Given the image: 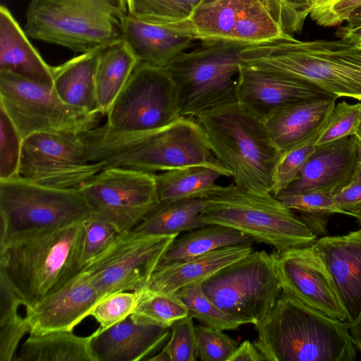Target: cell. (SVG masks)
<instances>
[{
	"label": "cell",
	"instance_id": "cell-1",
	"mask_svg": "<svg viewBox=\"0 0 361 361\" xmlns=\"http://www.w3.org/2000/svg\"><path fill=\"white\" fill-rule=\"evenodd\" d=\"M91 161L146 173L202 166L224 176L228 171L214 155L194 117L183 116L157 129L135 134H106L94 128L80 134Z\"/></svg>",
	"mask_w": 361,
	"mask_h": 361
},
{
	"label": "cell",
	"instance_id": "cell-2",
	"mask_svg": "<svg viewBox=\"0 0 361 361\" xmlns=\"http://www.w3.org/2000/svg\"><path fill=\"white\" fill-rule=\"evenodd\" d=\"M242 64L307 81L336 97L361 101V47L354 37L301 41L293 35L248 44Z\"/></svg>",
	"mask_w": 361,
	"mask_h": 361
},
{
	"label": "cell",
	"instance_id": "cell-3",
	"mask_svg": "<svg viewBox=\"0 0 361 361\" xmlns=\"http://www.w3.org/2000/svg\"><path fill=\"white\" fill-rule=\"evenodd\" d=\"M85 221L32 231L0 243V276L25 310L82 271L80 255Z\"/></svg>",
	"mask_w": 361,
	"mask_h": 361
},
{
	"label": "cell",
	"instance_id": "cell-4",
	"mask_svg": "<svg viewBox=\"0 0 361 361\" xmlns=\"http://www.w3.org/2000/svg\"><path fill=\"white\" fill-rule=\"evenodd\" d=\"M253 343L269 361H353L357 348L348 323L336 320L282 291L254 325Z\"/></svg>",
	"mask_w": 361,
	"mask_h": 361
},
{
	"label": "cell",
	"instance_id": "cell-5",
	"mask_svg": "<svg viewBox=\"0 0 361 361\" xmlns=\"http://www.w3.org/2000/svg\"><path fill=\"white\" fill-rule=\"evenodd\" d=\"M196 119L214 155L237 187L257 194L271 193L272 173L281 152L264 121L237 100L207 110Z\"/></svg>",
	"mask_w": 361,
	"mask_h": 361
},
{
	"label": "cell",
	"instance_id": "cell-6",
	"mask_svg": "<svg viewBox=\"0 0 361 361\" xmlns=\"http://www.w3.org/2000/svg\"><path fill=\"white\" fill-rule=\"evenodd\" d=\"M127 0H30L28 37L85 53L121 39Z\"/></svg>",
	"mask_w": 361,
	"mask_h": 361
},
{
	"label": "cell",
	"instance_id": "cell-7",
	"mask_svg": "<svg viewBox=\"0 0 361 361\" xmlns=\"http://www.w3.org/2000/svg\"><path fill=\"white\" fill-rule=\"evenodd\" d=\"M201 213L207 224H216L242 231L255 242L271 246L275 252L313 244L315 233L272 194H257L234 183L219 186L207 198Z\"/></svg>",
	"mask_w": 361,
	"mask_h": 361
},
{
	"label": "cell",
	"instance_id": "cell-8",
	"mask_svg": "<svg viewBox=\"0 0 361 361\" xmlns=\"http://www.w3.org/2000/svg\"><path fill=\"white\" fill-rule=\"evenodd\" d=\"M248 44L201 40L165 66L178 89L181 116L196 118L207 110L237 100L241 54Z\"/></svg>",
	"mask_w": 361,
	"mask_h": 361
},
{
	"label": "cell",
	"instance_id": "cell-9",
	"mask_svg": "<svg viewBox=\"0 0 361 361\" xmlns=\"http://www.w3.org/2000/svg\"><path fill=\"white\" fill-rule=\"evenodd\" d=\"M92 214L79 189L43 186L20 176L0 181V243L32 231L83 221Z\"/></svg>",
	"mask_w": 361,
	"mask_h": 361
},
{
	"label": "cell",
	"instance_id": "cell-10",
	"mask_svg": "<svg viewBox=\"0 0 361 361\" xmlns=\"http://www.w3.org/2000/svg\"><path fill=\"white\" fill-rule=\"evenodd\" d=\"M200 286L220 309L253 325L267 316L282 293L273 254L264 250L252 251Z\"/></svg>",
	"mask_w": 361,
	"mask_h": 361
},
{
	"label": "cell",
	"instance_id": "cell-11",
	"mask_svg": "<svg viewBox=\"0 0 361 361\" xmlns=\"http://www.w3.org/2000/svg\"><path fill=\"white\" fill-rule=\"evenodd\" d=\"M95 128L106 134H135L164 127L181 116L179 92L165 67L139 62Z\"/></svg>",
	"mask_w": 361,
	"mask_h": 361
},
{
	"label": "cell",
	"instance_id": "cell-12",
	"mask_svg": "<svg viewBox=\"0 0 361 361\" xmlns=\"http://www.w3.org/2000/svg\"><path fill=\"white\" fill-rule=\"evenodd\" d=\"M0 106L23 140L35 133L80 135L96 127L99 115L63 102L53 86L0 71Z\"/></svg>",
	"mask_w": 361,
	"mask_h": 361
},
{
	"label": "cell",
	"instance_id": "cell-13",
	"mask_svg": "<svg viewBox=\"0 0 361 361\" xmlns=\"http://www.w3.org/2000/svg\"><path fill=\"white\" fill-rule=\"evenodd\" d=\"M104 168L91 161L80 135L35 133L23 140L19 176L58 189H79Z\"/></svg>",
	"mask_w": 361,
	"mask_h": 361
},
{
	"label": "cell",
	"instance_id": "cell-14",
	"mask_svg": "<svg viewBox=\"0 0 361 361\" xmlns=\"http://www.w3.org/2000/svg\"><path fill=\"white\" fill-rule=\"evenodd\" d=\"M178 236L144 235L133 231L121 233L80 272L103 298L116 292L139 290L147 284Z\"/></svg>",
	"mask_w": 361,
	"mask_h": 361
},
{
	"label": "cell",
	"instance_id": "cell-15",
	"mask_svg": "<svg viewBox=\"0 0 361 361\" xmlns=\"http://www.w3.org/2000/svg\"><path fill=\"white\" fill-rule=\"evenodd\" d=\"M167 26L199 41L252 44L286 34L265 0H203L185 20Z\"/></svg>",
	"mask_w": 361,
	"mask_h": 361
},
{
	"label": "cell",
	"instance_id": "cell-16",
	"mask_svg": "<svg viewBox=\"0 0 361 361\" xmlns=\"http://www.w3.org/2000/svg\"><path fill=\"white\" fill-rule=\"evenodd\" d=\"M93 214L120 233L133 230L160 204L155 173L105 167L79 188Z\"/></svg>",
	"mask_w": 361,
	"mask_h": 361
},
{
	"label": "cell",
	"instance_id": "cell-17",
	"mask_svg": "<svg viewBox=\"0 0 361 361\" xmlns=\"http://www.w3.org/2000/svg\"><path fill=\"white\" fill-rule=\"evenodd\" d=\"M272 254L283 292L336 320L349 324L333 279L313 244Z\"/></svg>",
	"mask_w": 361,
	"mask_h": 361
},
{
	"label": "cell",
	"instance_id": "cell-18",
	"mask_svg": "<svg viewBox=\"0 0 361 361\" xmlns=\"http://www.w3.org/2000/svg\"><path fill=\"white\" fill-rule=\"evenodd\" d=\"M236 97L243 106L265 121L293 104L336 97L307 81L240 65L236 78Z\"/></svg>",
	"mask_w": 361,
	"mask_h": 361
},
{
	"label": "cell",
	"instance_id": "cell-19",
	"mask_svg": "<svg viewBox=\"0 0 361 361\" xmlns=\"http://www.w3.org/2000/svg\"><path fill=\"white\" fill-rule=\"evenodd\" d=\"M85 274L80 272L63 287L35 306L25 310L29 334L73 331L102 299Z\"/></svg>",
	"mask_w": 361,
	"mask_h": 361
},
{
	"label": "cell",
	"instance_id": "cell-20",
	"mask_svg": "<svg viewBox=\"0 0 361 361\" xmlns=\"http://www.w3.org/2000/svg\"><path fill=\"white\" fill-rule=\"evenodd\" d=\"M358 165L355 135L317 145L296 180L279 195L334 193L351 182Z\"/></svg>",
	"mask_w": 361,
	"mask_h": 361
},
{
	"label": "cell",
	"instance_id": "cell-21",
	"mask_svg": "<svg viewBox=\"0 0 361 361\" xmlns=\"http://www.w3.org/2000/svg\"><path fill=\"white\" fill-rule=\"evenodd\" d=\"M322 257L347 312L349 325L361 319V227L326 235L313 243Z\"/></svg>",
	"mask_w": 361,
	"mask_h": 361
},
{
	"label": "cell",
	"instance_id": "cell-22",
	"mask_svg": "<svg viewBox=\"0 0 361 361\" xmlns=\"http://www.w3.org/2000/svg\"><path fill=\"white\" fill-rule=\"evenodd\" d=\"M92 335L96 361L149 360L167 343L171 328L137 322L129 316Z\"/></svg>",
	"mask_w": 361,
	"mask_h": 361
},
{
	"label": "cell",
	"instance_id": "cell-23",
	"mask_svg": "<svg viewBox=\"0 0 361 361\" xmlns=\"http://www.w3.org/2000/svg\"><path fill=\"white\" fill-rule=\"evenodd\" d=\"M252 245L225 247L185 261L158 266L144 287L176 295L181 288L201 283L222 268L247 255L253 251Z\"/></svg>",
	"mask_w": 361,
	"mask_h": 361
},
{
	"label": "cell",
	"instance_id": "cell-24",
	"mask_svg": "<svg viewBox=\"0 0 361 361\" xmlns=\"http://www.w3.org/2000/svg\"><path fill=\"white\" fill-rule=\"evenodd\" d=\"M336 97L299 102L277 111L264 122L269 135L282 152L305 141L326 123Z\"/></svg>",
	"mask_w": 361,
	"mask_h": 361
},
{
	"label": "cell",
	"instance_id": "cell-25",
	"mask_svg": "<svg viewBox=\"0 0 361 361\" xmlns=\"http://www.w3.org/2000/svg\"><path fill=\"white\" fill-rule=\"evenodd\" d=\"M121 39L139 62L160 67L167 66L197 41L167 25L147 23L129 14L124 21Z\"/></svg>",
	"mask_w": 361,
	"mask_h": 361
},
{
	"label": "cell",
	"instance_id": "cell-26",
	"mask_svg": "<svg viewBox=\"0 0 361 361\" xmlns=\"http://www.w3.org/2000/svg\"><path fill=\"white\" fill-rule=\"evenodd\" d=\"M0 71L53 86L52 66L42 59L25 30L4 5L0 6Z\"/></svg>",
	"mask_w": 361,
	"mask_h": 361
},
{
	"label": "cell",
	"instance_id": "cell-27",
	"mask_svg": "<svg viewBox=\"0 0 361 361\" xmlns=\"http://www.w3.org/2000/svg\"><path fill=\"white\" fill-rule=\"evenodd\" d=\"M102 48L81 53L52 66L53 87L67 104L91 114H101L95 89V75Z\"/></svg>",
	"mask_w": 361,
	"mask_h": 361
},
{
	"label": "cell",
	"instance_id": "cell-28",
	"mask_svg": "<svg viewBox=\"0 0 361 361\" xmlns=\"http://www.w3.org/2000/svg\"><path fill=\"white\" fill-rule=\"evenodd\" d=\"M139 63L122 39L102 47L96 75L95 89L101 114H106Z\"/></svg>",
	"mask_w": 361,
	"mask_h": 361
},
{
	"label": "cell",
	"instance_id": "cell-29",
	"mask_svg": "<svg viewBox=\"0 0 361 361\" xmlns=\"http://www.w3.org/2000/svg\"><path fill=\"white\" fill-rule=\"evenodd\" d=\"M92 335L80 336L73 331L30 334L14 361H96Z\"/></svg>",
	"mask_w": 361,
	"mask_h": 361
},
{
	"label": "cell",
	"instance_id": "cell-30",
	"mask_svg": "<svg viewBox=\"0 0 361 361\" xmlns=\"http://www.w3.org/2000/svg\"><path fill=\"white\" fill-rule=\"evenodd\" d=\"M254 242L252 238L235 228L216 224H207L177 237L158 266L190 259L219 248Z\"/></svg>",
	"mask_w": 361,
	"mask_h": 361
},
{
	"label": "cell",
	"instance_id": "cell-31",
	"mask_svg": "<svg viewBox=\"0 0 361 361\" xmlns=\"http://www.w3.org/2000/svg\"><path fill=\"white\" fill-rule=\"evenodd\" d=\"M224 175L214 169L193 166L155 174L160 202L207 199L220 185L216 180Z\"/></svg>",
	"mask_w": 361,
	"mask_h": 361
},
{
	"label": "cell",
	"instance_id": "cell-32",
	"mask_svg": "<svg viewBox=\"0 0 361 361\" xmlns=\"http://www.w3.org/2000/svg\"><path fill=\"white\" fill-rule=\"evenodd\" d=\"M208 200L195 198L160 202L140 224L134 232L144 235H166L178 234L207 225L201 213Z\"/></svg>",
	"mask_w": 361,
	"mask_h": 361
},
{
	"label": "cell",
	"instance_id": "cell-33",
	"mask_svg": "<svg viewBox=\"0 0 361 361\" xmlns=\"http://www.w3.org/2000/svg\"><path fill=\"white\" fill-rule=\"evenodd\" d=\"M289 209L300 213V218L318 236L327 233L328 216L339 214H350L336 205L334 193L323 191H310L293 195H279L276 197Z\"/></svg>",
	"mask_w": 361,
	"mask_h": 361
},
{
	"label": "cell",
	"instance_id": "cell-34",
	"mask_svg": "<svg viewBox=\"0 0 361 361\" xmlns=\"http://www.w3.org/2000/svg\"><path fill=\"white\" fill-rule=\"evenodd\" d=\"M23 305L16 294L0 276V361H14L17 348L29 327L18 313Z\"/></svg>",
	"mask_w": 361,
	"mask_h": 361
},
{
	"label": "cell",
	"instance_id": "cell-35",
	"mask_svg": "<svg viewBox=\"0 0 361 361\" xmlns=\"http://www.w3.org/2000/svg\"><path fill=\"white\" fill-rule=\"evenodd\" d=\"M136 292L137 302L130 317L137 322L170 327L175 321L188 315L186 306L176 295L145 287Z\"/></svg>",
	"mask_w": 361,
	"mask_h": 361
},
{
	"label": "cell",
	"instance_id": "cell-36",
	"mask_svg": "<svg viewBox=\"0 0 361 361\" xmlns=\"http://www.w3.org/2000/svg\"><path fill=\"white\" fill-rule=\"evenodd\" d=\"M176 295L186 306L188 314L204 326L227 331L235 330L241 325L247 324L243 319L217 307L204 293L200 283L181 288Z\"/></svg>",
	"mask_w": 361,
	"mask_h": 361
},
{
	"label": "cell",
	"instance_id": "cell-37",
	"mask_svg": "<svg viewBox=\"0 0 361 361\" xmlns=\"http://www.w3.org/2000/svg\"><path fill=\"white\" fill-rule=\"evenodd\" d=\"M324 126L308 139L281 152L272 173L271 193L274 196L279 195L296 180L302 166L314 151L317 138Z\"/></svg>",
	"mask_w": 361,
	"mask_h": 361
},
{
	"label": "cell",
	"instance_id": "cell-38",
	"mask_svg": "<svg viewBox=\"0 0 361 361\" xmlns=\"http://www.w3.org/2000/svg\"><path fill=\"white\" fill-rule=\"evenodd\" d=\"M128 14L147 23L169 25L180 23L192 8L183 0H127Z\"/></svg>",
	"mask_w": 361,
	"mask_h": 361
},
{
	"label": "cell",
	"instance_id": "cell-39",
	"mask_svg": "<svg viewBox=\"0 0 361 361\" xmlns=\"http://www.w3.org/2000/svg\"><path fill=\"white\" fill-rule=\"evenodd\" d=\"M171 335L165 345L149 360L150 361H195L197 355L195 345L193 318L188 315L175 321Z\"/></svg>",
	"mask_w": 361,
	"mask_h": 361
},
{
	"label": "cell",
	"instance_id": "cell-40",
	"mask_svg": "<svg viewBox=\"0 0 361 361\" xmlns=\"http://www.w3.org/2000/svg\"><path fill=\"white\" fill-rule=\"evenodd\" d=\"M23 138L0 106V181L19 176Z\"/></svg>",
	"mask_w": 361,
	"mask_h": 361
},
{
	"label": "cell",
	"instance_id": "cell-41",
	"mask_svg": "<svg viewBox=\"0 0 361 361\" xmlns=\"http://www.w3.org/2000/svg\"><path fill=\"white\" fill-rule=\"evenodd\" d=\"M120 233L114 224L94 214L87 219L80 247L82 269L108 248Z\"/></svg>",
	"mask_w": 361,
	"mask_h": 361
},
{
	"label": "cell",
	"instance_id": "cell-42",
	"mask_svg": "<svg viewBox=\"0 0 361 361\" xmlns=\"http://www.w3.org/2000/svg\"><path fill=\"white\" fill-rule=\"evenodd\" d=\"M361 123V102L350 104L345 100L335 105L322 130L316 146L357 135Z\"/></svg>",
	"mask_w": 361,
	"mask_h": 361
},
{
	"label": "cell",
	"instance_id": "cell-43",
	"mask_svg": "<svg viewBox=\"0 0 361 361\" xmlns=\"http://www.w3.org/2000/svg\"><path fill=\"white\" fill-rule=\"evenodd\" d=\"M137 298L136 291H121L102 299L90 313V316L94 317L99 324L97 330H105L130 316L136 306Z\"/></svg>",
	"mask_w": 361,
	"mask_h": 361
},
{
	"label": "cell",
	"instance_id": "cell-44",
	"mask_svg": "<svg viewBox=\"0 0 361 361\" xmlns=\"http://www.w3.org/2000/svg\"><path fill=\"white\" fill-rule=\"evenodd\" d=\"M197 357L202 361H228L238 343L223 331L204 325L195 326Z\"/></svg>",
	"mask_w": 361,
	"mask_h": 361
},
{
	"label": "cell",
	"instance_id": "cell-45",
	"mask_svg": "<svg viewBox=\"0 0 361 361\" xmlns=\"http://www.w3.org/2000/svg\"><path fill=\"white\" fill-rule=\"evenodd\" d=\"M285 33L293 35L302 29L312 9L308 0H265Z\"/></svg>",
	"mask_w": 361,
	"mask_h": 361
},
{
	"label": "cell",
	"instance_id": "cell-46",
	"mask_svg": "<svg viewBox=\"0 0 361 361\" xmlns=\"http://www.w3.org/2000/svg\"><path fill=\"white\" fill-rule=\"evenodd\" d=\"M361 8V0H330L313 8L311 18L319 25L331 27L349 20Z\"/></svg>",
	"mask_w": 361,
	"mask_h": 361
},
{
	"label": "cell",
	"instance_id": "cell-47",
	"mask_svg": "<svg viewBox=\"0 0 361 361\" xmlns=\"http://www.w3.org/2000/svg\"><path fill=\"white\" fill-rule=\"evenodd\" d=\"M334 198L338 207L357 219L361 213V183L350 182L335 192Z\"/></svg>",
	"mask_w": 361,
	"mask_h": 361
},
{
	"label": "cell",
	"instance_id": "cell-48",
	"mask_svg": "<svg viewBox=\"0 0 361 361\" xmlns=\"http://www.w3.org/2000/svg\"><path fill=\"white\" fill-rule=\"evenodd\" d=\"M228 361H264L255 344L245 340L238 345Z\"/></svg>",
	"mask_w": 361,
	"mask_h": 361
},
{
	"label": "cell",
	"instance_id": "cell-49",
	"mask_svg": "<svg viewBox=\"0 0 361 361\" xmlns=\"http://www.w3.org/2000/svg\"><path fill=\"white\" fill-rule=\"evenodd\" d=\"M356 135V147H357V152L358 156V161L359 164L361 165V136L357 135Z\"/></svg>",
	"mask_w": 361,
	"mask_h": 361
},
{
	"label": "cell",
	"instance_id": "cell-50",
	"mask_svg": "<svg viewBox=\"0 0 361 361\" xmlns=\"http://www.w3.org/2000/svg\"><path fill=\"white\" fill-rule=\"evenodd\" d=\"M352 181L361 183V165L360 164L358 165L351 182Z\"/></svg>",
	"mask_w": 361,
	"mask_h": 361
},
{
	"label": "cell",
	"instance_id": "cell-51",
	"mask_svg": "<svg viewBox=\"0 0 361 361\" xmlns=\"http://www.w3.org/2000/svg\"><path fill=\"white\" fill-rule=\"evenodd\" d=\"M193 10L196 8L203 0H183Z\"/></svg>",
	"mask_w": 361,
	"mask_h": 361
},
{
	"label": "cell",
	"instance_id": "cell-52",
	"mask_svg": "<svg viewBox=\"0 0 361 361\" xmlns=\"http://www.w3.org/2000/svg\"><path fill=\"white\" fill-rule=\"evenodd\" d=\"M343 35H353L360 47H361V35L353 34V33H343Z\"/></svg>",
	"mask_w": 361,
	"mask_h": 361
},
{
	"label": "cell",
	"instance_id": "cell-53",
	"mask_svg": "<svg viewBox=\"0 0 361 361\" xmlns=\"http://www.w3.org/2000/svg\"><path fill=\"white\" fill-rule=\"evenodd\" d=\"M329 1H330V0H313V8H316L319 6H322L324 4H326V2H328Z\"/></svg>",
	"mask_w": 361,
	"mask_h": 361
},
{
	"label": "cell",
	"instance_id": "cell-54",
	"mask_svg": "<svg viewBox=\"0 0 361 361\" xmlns=\"http://www.w3.org/2000/svg\"><path fill=\"white\" fill-rule=\"evenodd\" d=\"M357 221H358V223H359V224H360V226L361 227V213H360L358 214V216H357Z\"/></svg>",
	"mask_w": 361,
	"mask_h": 361
},
{
	"label": "cell",
	"instance_id": "cell-55",
	"mask_svg": "<svg viewBox=\"0 0 361 361\" xmlns=\"http://www.w3.org/2000/svg\"><path fill=\"white\" fill-rule=\"evenodd\" d=\"M359 29H361V25H360L358 26V28H357V29H356V30H353V31L343 30V32H355L357 30H359Z\"/></svg>",
	"mask_w": 361,
	"mask_h": 361
},
{
	"label": "cell",
	"instance_id": "cell-56",
	"mask_svg": "<svg viewBox=\"0 0 361 361\" xmlns=\"http://www.w3.org/2000/svg\"><path fill=\"white\" fill-rule=\"evenodd\" d=\"M357 135H359V136H361V123H360V126L359 127V130H358V132H357Z\"/></svg>",
	"mask_w": 361,
	"mask_h": 361
},
{
	"label": "cell",
	"instance_id": "cell-57",
	"mask_svg": "<svg viewBox=\"0 0 361 361\" xmlns=\"http://www.w3.org/2000/svg\"><path fill=\"white\" fill-rule=\"evenodd\" d=\"M308 1L310 2V4H311V6L313 8V0H308Z\"/></svg>",
	"mask_w": 361,
	"mask_h": 361
},
{
	"label": "cell",
	"instance_id": "cell-58",
	"mask_svg": "<svg viewBox=\"0 0 361 361\" xmlns=\"http://www.w3.org/2000/svg\"></svg>",
	"mask_w": 361,
	"mask_h": 361
}]
</instances>
